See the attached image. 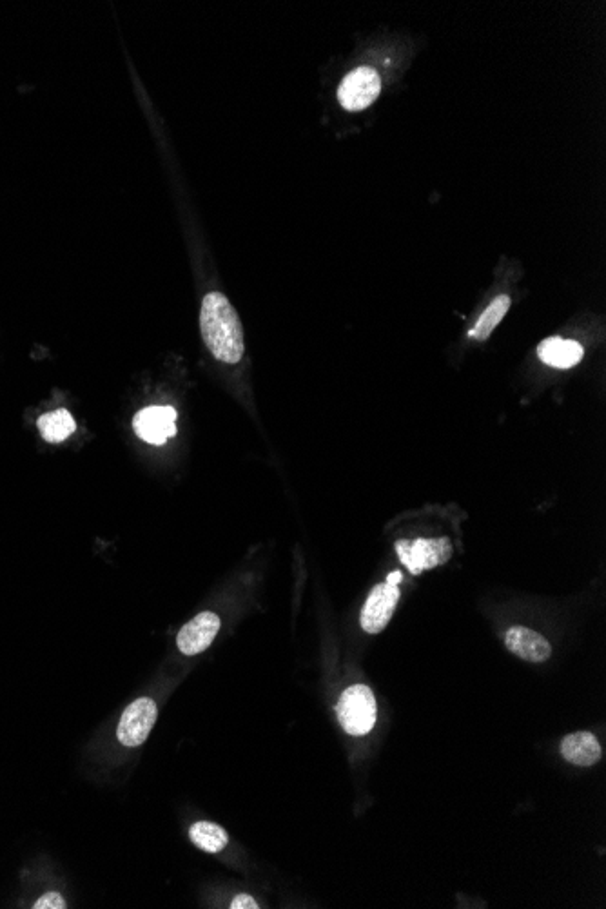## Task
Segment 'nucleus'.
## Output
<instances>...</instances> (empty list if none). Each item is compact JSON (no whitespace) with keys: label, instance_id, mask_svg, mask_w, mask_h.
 <instances>
[{"label":"nucleus","instance_id":"obj_1","mask_svg":"<svg viewBox=\"0 0 606 909\" xmlns=\"http://www.w3.org/2000/svg\"><path fill=\"white\" fill-rule=\"evenodd\" d=\"M200 331L218 362L236 365L244 358V331L235 307L222 293H207L200 309Z\"/></svg>","mask_w":606,"mask_h":909},{"label":"nucleus","instance_id":"obj_5","mask_svg":"<svg viewBox=\"0 0 606 909\" xmlns=\"http://www.w3.org/2000/svg\"><path fill=\"white\" fill-rule=\"evenodd\" d=\"M157 703L149 697H140L129 704L120 717L117 739L126 748H137L146 743L153 726L157 723Z\"/></svg>","mask_w":606,"mask_h":909},{"label":"nucleus","instance_id":"obj_10","mask_svg":"<svg viewBox=\"0 0 606 909\" xmlns=\"http://www.w3.org/2000/svg\"><path fill=\"white\" fill-rule=\"evenodd\" d=\"M583 347L574 340L548 338L538 347L539 360L556 369H570L583 360Z\"/></svg>","mask_w":606,"mask_h":909},{"label":"nucleus","instance_id":"obj_3","mask_svg":"<svg viewBox=\"0 0 606 909\" xmlns=\"http://www.w3.org/2000/svg\"><path fill=\"white\" fill-rule=\"evenodd\" d=\"M400 572H392L385 583L372 588L362 610V628L367 634H380L389 625L400 601Z\"/></svg>","mask_w":606,"mask_h":909},{"label":"nucleus","instance_id":"obj_6","mask_svg":"<svg viewBox=\"0 0 606 909\" xmlns=\"http://www.w3.org/2000/svg\"><path fill=\"white\" fill-rule=\"evenodd\" d=\"M382 91V79L376 69L369 66L352 69L338 88V100L347 111H363L369 108Z\"/></svg>","mask_w":606,"mask_h":909},{"label":"nucleus","instance_id":"obj_2","mask_svg":"<svg viewBox=\"0 0 606 909\" xmlns=\"http://www.w3.org/2000/svg\"><path fill=\"white\" fill-rule=\"evenodd\" d=\"M338 719L349 735H367L376 724V699L371 688L352 685L340 695Z\"/></svg>","mask_w":606,"mask_h":909},{"label":"nucleus","instance_id":"obj_13","mask_svg":"<svg viewBox=\"0 0 606 909\" xmlns=\"http://www.w3.org/2000/svg\"><path fill=\"white\" fill-rule=\"evenodd\" d=\"M189 839L198 850L206 853H220L229 842L227 831L215 822L198 821L189 828Z\"/></svg>","mask_w":606,"mask_h":909},{"label":"nucleus","instance_id":"obj_14","mask_svg":"<svg viewBox=\"0 0 606 909\" xmlns=\"http://www.w3.org/2000/svg\"><path fill=\"white\" fill-rule=\"evenodd\" d=\"M39 431L42 438L48 443H60L68 440L69 436L77 429V423L66 409L48 412L39 418Z\"/></svg>","mask_w":606,"mask_h":909},{"label":"nucleus","instance_id":"obj_7","mask_svg":"<svg viewBox=\"0 0 606 909\" xmlns=\"http://www.w3.org/2000/svg\"><path fill=\"white\" fill-rule=\"evenodd\" d=\"M220 630V617L213 612H200L176 636V646L184 655H198L213 645Z\"/></svg>","mask_w":606,"mask_h":909},{"label":"nucleus","instance_id":"obj_8","mask_svg":"<svg viewBox=\"0 0 606 909\" xmlns=\"http://www.w3.org/2000/svg\"><path fill=\"white\" fill-rule=\"evenodd\" d=\"M138 438L151 445H164L176 434V411L173 407H147L133 420Z\"/></svg>","mask_w":606,"mask_h":909},{"label":"nucleus","instance_id":"obj_15","mask_svg":"<svg viewBox=\"0 0 606 909\" xmlns=\"http://www.w3.org/2000/svg\"><path fill=\"white\" fill-rule=\"evenodd\" d=\"M35 909H64L66 908V900L62 899V895H59L57 891H49L46 895H42L37 902H35Z\"/></svg>","mask_w":606,"mask_h":909},{"label":"nucleus","instance_id":"obj_16","mask_svg":"<svg viewBox=\"0 0 606 909\" xmlns=\"http://www.w3.org/2000/svg\"><path fill=\"white\" fill-rule=\"evenodd\" d=\"M229 908L258 909L260 906H258V902H256V900L253 899L251 895H247V893H240V895H236L235 899H233V902H231V906H229Z\"/></svg>","mask_w":606,"mask_h":909},{"label":"nucleus","instance_id":"obj_9","mask_svg":"<svg viewBox=\"0 0 606 909\" xmlns=\"http://www.w3.org/2000/svg\"><path fill=\"white\" fill-rule=\"evenodd\" d=\"M510 652L528 663H545L552 655V646L545 637L527 626H512L505 636Z\"/></svg>","mask_w":606,"mask_h":909},{"label":"nucleus","instance_id":"obj_11","mask_svg":"<svg viewBox=\"0 0 606 909\" xmlns=\"http://www.w3.org/2000/svg\"><path fill=\"white\" fill-rule=\"evenodd\" d=\"M561 755L576 766H594L601 759V744L590 732H576L563 739Z\"/></svg>","mask_w":606,"mask_h":909},{"label":"nucleus","instance_id":"obj_12","mask_svg":"<svg viewBox=\"0 0 606 909\" xmlns=\"http://www.w3.org/2000/svg\"><path fill=\"white\" fill-rule=\"evenodd\" d=\"M510 303L512 300H510L509 294H499L498 298H494L489 307L479 316L478 322L474 323V327L470 329V338L478 340V342L489 340L490 334L494 333L499 322L505 318V314L509 313Z\"/></svg>","mask_w":606,"mask_h":909},{"label":"nucleus","instance_id":"obj_4","mask_svg":"<svg viewBox=\"0 0 606 909\" xmlns=\"http://www.w3.org/2000/svg\"><path fill=\"white\" fill-rule=\"evenodd\" d=\"M396 552L411 574H421L447 563L452 556V545L447 538L403 539L396 543Z\"/></svg>","mask_w":606,"mask_h":909}]
</instances>
